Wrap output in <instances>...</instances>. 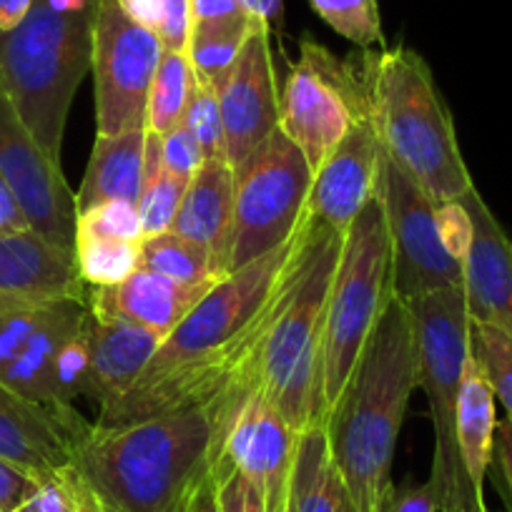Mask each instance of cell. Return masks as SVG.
<instances>
[{
    "instance_id": "6da1fadb",
    "label": "cell",
    "mask_w": 512,
    "mask_h": 512,
    "mask_svg": "<svg viewBox=\"0 0 512 512\" xmlns=\"http://www.w3.org/2000/svg\"><path fill=\"white\" fill-rule=\"evenodd\" d=\"M294 236L262 259L226 274L161 342L136 384L98 415L116 427L239 397L254 387L256 354L274 314Z\"/></svg>"
},
{
    "instance_id": "7a4b0ae2",
    "label": "cell",
    "mask_w": 512,
    "mask_h": 512,
    "mask_svg": "<svg viewBox=\"0 0 512 512\" xmlns=\"http://www.w3.org/2000/svg\"><path fill=\"white\" fill-rule=\"evenodd\" d=\"M216 442L214 402L116 427L93 422L73 467L101 512H181L214 467Z\"/></svg>"
},
{
    "instance_id": "3957f363",
    "label": "cell",
    "mask_w": 512,
    "mask_h": 512,
    "mask_svg": "<svg viewBox=\"0 0 512 512\" xmlns=\"http://www.w3.org/2000/svg\"><path fill=\"white\" fill-rule=\"evenodd\" d=\"M417 372L415 322L407 302L392 297L324 420L329 452L357 512H379L392 487V460Z\"/></svg>"
},
{
    "instance_id": "277c9868",
    "label": "cell",
    "mask_w": 512,
    "mask_h": 512,
    "mask_svg": "<svg viewBox=\"0 0 512 512\" xmlns=\"http://www.w3.org/2000/svg\"><path fill=\"white\" fill-rule=\"evenodd\" d=\"M342 244L344 234L302 216L279 282L274 314L256 354L254 384L297 432L324 425L319 362L329 287Z\"/></svg>"
},
{
    "instance_id": "5b68a950",
    "label": "cell",
    "mask_w": 512,
    "mask_h": 512,
    "mask_svg": "<svg viewBox=\"0 0 512 512\" xmlns=\"http://www.w3.org/2000/svg\"><path fill=\"white\" fill-rule=\"evenodd\" d=\"M379 146L435 204L475 189L430 66L405 46L362 53Z\"/></svg>"
},
{
    "instance_id": "8992f818",
    "label": "cell",
    "mask_w": 512,
    "mask_h": 512,
    "mask_svg": "<svg viewBox=\"0 0 512 512\" xmlns=\"http://www.w3.org/2000/svg\"><path fill=\"white\" fill-rule=\"evenodd\" d=\"M98 3L33 0L28 16L0 33V88L56 164L73 96L91 68Z\"/></svg>"
},
{
    "instance_id": "52a82bcc",
    "label": "cell",
    "mask_w": 512,
    "mask_h": 512,
    "mask_svg": "<svg viewBox=\"0 0 512 512\" xmlns=\"http://www.w3.org/2000/svg\"><path fill=\"white\" fill-rule=\"evenodd\" d=\"M415 322L417 387L430 405L435 430V460L430 482L440 512H487L485 495L472 487L457 442V400L465 359L470 354V312L465 287L442 289L407 302Z\"/></svg>"
},
{
    "instance_id": "ba28073f",
    "label": "cell",
    "mask_w": 512,
    "mask_h": 512,
    "mask_svg": "<svg viewBox=\"0 0 512 512\" xmlns=\"http://www.w3.org/2000/svg\"><path fill=\"white\" fill-rule=\"evenodd\" d=\"M392 289V246L387 219L379 196H374L344 234L342 256L329 287L324 319L322 362H319V405L322 420L347 387L372 329L387 304Z\"/></svg>"
},
{
    "instance_id": "9c48e42d",
    "label": "cell",
    "mask_w": 512,
    "mask_h": 512,
    "mask_svg": "<svg viewBox=\"0 0 512 512\" xmlns=\"http://www.w3.org/2000/svg\"><path fill=\"white\" fill-rule=\"evenodd\" d=\"M234 176L229 274L292 239L307 209L314 171L297 144L277 128L236 166Z\"/></svg>"
},
{
    "instance_id": "30bf717a",
    "label": "cell",
    "mask_w": 512,
    "mask_h": 512,
    "mask_svg": "<svg viewBox=\"0 0 512 512\" xmlns=\"http://www.w3.org/2000/svg\"><path fill=\"white\" fill-rule=\"evenodd\" d=\"M369 116V86L362 58L339 61L327 46L302 38L299 61L279 93V128L312 171L342 144L349 128Z\"/></svg>"
},
{
    "instance_id": "8fae6325",
    "label": "cell",
    "mask_w": 512,
    "mask_h": 512,
    "mask_svg": "<svg viewBox=\"0 0 512 512\" xmlns=\"http://www.w3.org/2000/svg\"><path fill=\"white\" fill-rule=\"evenodd\" d=\"M164 58L159 36L128 16L118 0H101L93 23L96 134L118 136L146 128L151 81Z\"/></svg>"
},
{
    "instance_id": "7c38bea8",
    "label": "cell",
    "mask_w": 512,
    "mask_h": 512,
    "mask_svg": "<svg viewBox=\"0 0 512 512\" xmlns=\"http://www.w3.org/2000/svg\"><path fill=\"white\" fill-rule=\"evenodd\" d=\"M377 196L390 231L395 297L412 302L442 289L465 287V264L447 254L437 231V204L384 151Z\"/></svg>"
},
{
    "instance_id": "4fadbf2b",
    "label": "cell",
    "mask_w": 512,
    "mask_h": 512,
    "mask_svg": "<svg viewBox=\"0 0 512 512\" xmlns=\"http://www.w3.org/2000/svg\"><path fill=\"white\" fill-rule=\"evenodd\" d=\"M219 407V442L211 470L244 472L264 497L267 512H289L294 455L299 432L282 417V412L251 387Z\"/></svg>"
},
{
    "instance_id": "5bb4252c",
    "label": "cell",
    "mask_w": 512,
    "mask_h": 512,
    "mask_svg": "<svg viewBox=\"0 0 512 512\" xmlns=\"http://www.w3.org/2000/svg\"><path fill=\"white\" fill-rule=\"evenodd\" d=\"M0 174L16 191L31 229L76 251V194L0 88Z\"/></svg>"
},
{
    "instance_id": "9a60e30c",
    "label": "cell",
    "mask_w": 512,
    "mask_h": 512,
    "mask_svg": "<svg viewBox=\"0 0 512 512\" xmlns=\"http://www.w3.org/2000/svg\"><path fill=\"white\" fill-rule=\"evenodd\" d=\"M224 118L226 161L244 164L279 128V88L272 56V26L256 23L234 66L216 88Z\"/></svg>"
},
{
    "instance_id": "2e32d148",
    "label": "cell",
    "mask_w": 512,
    "mask_h": 512,
    "mask_svg": "<svg viewBox=\"0 0 512 512\" xmlns=\"http://www.w3.org/2000/svg\"><path fill=\"white\" fill-rule=\"evenodd\" d=\"M91 427L93 422L83 420L76 407L28 400L0 384V460L33 477L71 467Z\"/></svg>"
},
{
    "instance_id": "e0dca14e",
    "label": "cell",
    "mask_w": 512,
    "mask_h": 512,
    "mask_svg": "<svg viewBox=\"0 0 512 512\" xmlns=\"http://www.w3.org/2000/svg\"><path fill=\"white\" fill-rule=\"evenodd\" d=\"M379 156L382 146L372 116H367L349 128L342 144L314 171L304 214L339 234H347L364 206L377 196Z\"/></svg>"
},
{
    "instance_id": "ac0fdd59",
    "label": "cell",
    "mask_w": 512,
    "mask_h": 512,
    "mask_svg": "<svg viewBox=\"0 0 512 512\" xmlns=\"http://www.w3.org/2000/svg\"><path fill=\"white\" fill-rule=\"evenodd\" d=\"M472 216V246L465 259V299L470 322L490 324L512 339V241L480 191L462 196Z\"/></svg>"
},
{
    "instance_id": "d6986e66",
    "label": "cell",
    "mask_w": 512,
    "mask_h": 512,
    "mask_svg": "<svg viewBox=\"0 0 512 512\" xmlns=\"http://www.w3.org/2000/svg\"><path fill=\"white\" fill-rule=\"evenodd\" d=\"M83 284L73 249L33 229L0 234V302L83 299Z\"/></svg>"
},
{
    "instance_id": "ffe728a7",
    "label": "cell",
    "mask_w": 512,
    "mask_h": 512,
    "mask_svg": "<svg viewBox=\"0 0 512 512\" xmlns=\"http://www.w3.org/2000/svg\"><path fill=\"white\" fill-rule=\"evenodd\" d=\"M206 292L209 289L181 287L161 274L139 267L121 284L93 287L88 309L98 319L136 324L166 339Z\"/></svg>"
},
{
    "instance_id": "44dd1931",
    "label": "cell",
    "mask_w": 512,
    "mask_h": 512,
    "mask_svg": "<svg viewBox=\"0 0 512 512\" xmlns=\"http://www.w3.org/2000/svg\"><path fill=\"white\" fill-rule=\"evenodd\" d=\"M86 329L91 347L86 397L98 405V415H103L134 387L164 339L136 324L93 317L91 309Z\"/></svg>"
},
{
    "instance_id": "7402d4cb",
    "label": "cell",
    "mask_w": 512,
    "mask_h": 512,
    "mask_svg": "<svg viewBox=\"0 0 512 512\" xmlns=\"http://www.w3.org/2000/svg\"><path fill=\"white\" fill-rule=\"evenodd\" d=\"M236 176L226 159L204 161L186 186L171 234L201 246L221 277L229 274V244L234 226Z\"/></svg>"
},
{
    "instance_id": "603a6c76",
    "label": "cell",
    "mask_w": 512,
    "mask_h": 512,
    "mask_svg": "<svg viewBox=\"0 0 512 512\" xmlns=\"http://www.w3.org/2000/svg\"><path fill=\"white\" fill-rule=\"evenodd\" d=\"M86 299L51 302L18 357L0 372V384L28 400L53 405V367L63 344L86 324Z\"/></svg>"
},
{
    "instance_id": "cb8c5ba5",
    "label": "cell",
    "mask_w": 512,
    "mask_h": 512,
    "mask_svg": "<svg viewBox=\"0 0 512 512\" xmlns=\"http://www.w3.org/2000/svg\"><path fill=\"white\" fill-rule=\"evenodd\" d=\"M146 128L118 136L96 134L86 176L76 194V211L93 209L108 201L139 204L144 191Z\"/></svg>"
},
{
    "instance_id": "d4e9b609",
    "label": "cell",
    "mask_w": 512,
    "mask_h": 512,
    "mask_svg": "<svg viewBox=\"0 0 512 512\" xmlns=\"http://www.w3.org/2000/svg\"><path fill=\"white\" fill-rule=\"evenodd\" d=\"M289 512H357L347 482L329 452L324 425H309L299 432Z\"/></svg>"
},
{
    "instance_id": "484cf974",
    "label": "cell",
    "mask_w": 512,
    "mask_h": 512,
    "mask_svg": "<svg viewBox=\"0 0 512 512\" xmlns=\"http://www.w3.org/2000/svg\"><path fill=\"white\" fill-rule=\"evenodd\" d=\"M495 392L475 354H467L457 400V442L472 487L482 495L495 445Z\"/></svg>"
},
{
    "instance_id": "4316f807",
    "label": "cell",
    "mask_w": 512,
    "mask_h": 512,
    "mask_svg": "<svg viewBox=\"0 0 512 512\" xmlns=\"http://www.w3.org/2000/svg\"><path fill=\"white\" fill-rule=\"evenodd\" d=\"M256 18H239V21L219 23H194L189 41V61L196 78L211 88H219L236 56L244 48L246 38L254 31ZM264 23V21H262Z\"/></svg>"
},
{
    "instance_id": "83f0119b",
    "label": "cell",
    "mask_w": 512,
    "mask_h": 512,
    "mask_svg": "<svg viewBox=\"0 0 512 512\" xmlns=\"http://www.w3.org/2000/svg\"><path fill=\"white\" fill-rule=\"evenodd\" d=\"M141 267L161 274L181 287L211 289L221 277L214 267V259L201 246L184 241L181 236L166 234L151 236L141 244Z\"/></svg>"
},
{
    "instance_id": "f1b7e54d",
    "label": "cell",
    "mask_w": 512,
    "mask_h": 512,
    "mask_svg": "<svg viewBox=\"0 0 512 512\" xmlns=\"http://www.w3.org/2000/svg\"><path fill=\"white\" fill-rule=\"evenodd\" d=\"M196 73L186 53L164 51L146 103V131L166 136L184 121Z\"/></svg>"
},
{
    "instance_id": "f546056e",
    "label": "cell",
    "mask_w": 512,
    "mask_h": 512,
    "mask_svg": "<svg viewBox=\"0 0 512 512\" xmlns=\"http://www.w3.org/2000/svg\"><path fill=\"white\" fill-rule=\"evenodd\" d=\"M141 244L76 236V262L81 279L93 287L121 284L141 267Z\"/></svg>"
},
{
    "instance_id": "4dcf8cb0",
    "label": "cell",
    "mask_w": 512,
    "mask_h": 512,
    "mask_svg": "<svg viewBox=\"0 0 512 512\" xmlns=\"http://www.w3.org/2000/svg\"><path fill=\"white\" fill-rule=\"evenodd\" d=\"M309 6L334 33L362 51L384 46L377 0H309Z\"/></svg>"
},
{
    "instance_id": "1f68e13d",
    "label": "cell",
    "mask_w": 512,
    "mask_h": 512,
    "mask_svg": "<svg viewBox=\"0 0 512 512\" xmlns=\"http://www.w3.org/2000/svg\"><path fill=\"white\" fill-rule=\"evenodd\" d=\"M470 352L482 364L495 400L502 402L507 420L512 422V339L490 324L472 322Z\"/></svg>"
},
{
    "instance_id": "d6a6232c",
    "label": "cell",
    "mask_w": 512,
    "mask_h": 512,
    "mask_svg": "<svg viewBox=\"0 0 512 512\" xmlns=\"http://www.w3.org/2000/svg\"><path fill=\"white\" fill-rule=\"evenodd\" d=\"M18 512H101L76 467L38 477V487Z\"/></svg>"
},
{
    "instance_id": "836d02e7",
    "label": "cell",
    "mask_w": 512,
    "mask_h": 512,
    "mask_svg": "<svg viewBox=\"0 0 512 512\" xmlns=\"http://www.w3.org/2000/svg\"><path fill=\"white\" fill-rule=\"evenodd\" d=\"M186 186H189V181L169 174L166 169L144 181V191H141V199L136 204L141 226H144V239L171 231V224H174L181 201H184Z\"/></svg>"
},
{
    "instance_id": "e575fe53",
    "label": "cell",
    "mask_w": 512,
    "mask_h": 512,
    "mask_svg": "<svg viewBox=\"0 0 512 512\" xmlns=\"http://www.w3.org/2000/svg\"><path fill=\"white\" fill-rule=\"evenodd\" d=\"M184 123L191 134L199 141L204 159H226V136H224V118H221L219 96L216 88L206 86L199 78H194L189 93V103L184 111Z\"/></svg>"
},
{
    "instance_id": "d590c367",
    "label": "cell",
    "mask_w": 512,
    "mask_h": 512,
    "mask_svg": "<svg viewBox=\"0 0 512 512\" xmlns=\"http://www.w3.org/2000/svg\"><path fill=\"white\" fill-rule=\"evenodd\" d=\"M88 319V317H86ZM88 369H91V347H88L86 324L61 347L53 367V405L76 407L78 397L88 392Z\"/></svg>"
},
{
    "instance_id": "8d00e7d4",
    "label": "cell",
    "mask_w": 512,
    "mask_h": 512,
    "mask_svg": "<svg viewBox=\"0 0 512 512\" xmlns=\"http://www.w3.org/2000/svg\"><path fill=\"white\" fill-rule=\"evenodd\" d=\"M76 236H96L113 241H144V226L134 204L126 201H108L93 209L81 211L76 221Z\"/></svg>"
},
{
    "instance_id": "74e56055",
    "label": "cell",
    "mask_w": 512,
    "mask_h": 512,
    "mask_svg": "<svg viewBox=\"0 0 512 512\" xmlns=\"http://www.w3.org/2000/svg\"><path fill=\"white\" fill-rule=\"evenodd\" d=\"M48 304L0 302V372L26 347Z\"/></svg>"
},
{
    "instance_id": "f35d334b",
    "label": "cell",
    "mask_w": 512,
    "mask_h": 512,
    "mask_svg": "<svg viewBox=\"0 0 512 512\" xmlns=\"http://www.w3.org/2000/svg\"><path fill=\"white\" fill-rule=\"evenodd\" d=\"M161 156H164V169L184 181L194 179L196 171L206 161L199 141H196V136L191 134L184 123H179L174 131L161 136Z\"/></svg>"
},
{
    "instance_id": "ab89813d",
    "label": "cell",
    "mask_w": 512,
    "mask_h": 512,
    "mask_svg": "<svg viewBox=\"0 0 512 512\" xmlns=\"http://www.w3.org/2000/svg\"><path fill=\"white\" fill-rule=\"evenodd\" d=\"M211 475L216 480L219 512H267L262 492L244 472L229 467V470H211Z\"/></svg>"
},
{
    "instance_id": "60d3db41",
    "label": "cell",
    "mask_w": 512,
    "mask_h": 512,
    "mask_svg": "<svg viewBox=\"0 0 512 512\" xmlns=\"http://www.w3.org/2000/svg\"><path fill=\"white\" fill-rule=\"evenodd\" d=\"M437 231L445 244L447 254L457 262L465 264L467 251L472 246V216L465 209L462 201H447V204H437Z\"/></svg>"
},
{
    "instance_id": "b9f144b4",
    "label": "cell",
    "mask_w": 512,
    "mask_h": 512,
    "mask_svg": "<svg viewBox=\"0 0 512 512\" xmlns=\"http://www.w3.org/2000/svg\"><path fill=\"white\" fill-rule=\"evenodd\" d=\"M191 0H161L159 23H156V36H159L164 51L189 53L191 41Z\"/></svg>"
},
{
    "instance_id": "7bdbcfd3",
    "label": "cell",
    "mask_w": 512,
    "mask_h": 512,
    "mask_svg": "<svg viewBox=\"0 0 512 512\" xmlns=\"http://www.w3.org/2000/svg\"><path fill=\"white\" fill-rule=\"evenodd\" d=\"M379 512H440V502H437L435 487L432 482H422V485H395L384 495Z\"/></svg>"
},
{
    "instance_id": "ee69618b",
    "label": "cell",
    "mask_w": 512,
    "mask_h": 512,
    "mask_svg": "<svg viewBox=\"0 0 512 512\" xmlns=\"http://www.w3.org/2000/svg\"><path fill=\"white\" fill-rule=\"evenodd\" d=\"M38 487V477L0 460V512H18Z\"/></svg>"
},
{
    "instance_id": "f6af8a7d",
    "label": "cell",
    "mask_w": 512,
    "mask_h": 512,
    "mask_svg": "<svg viewBox=\"0 0 512 512\" xmlns=\"http://www.w3.org/2000/svg\"><path fill=\"white\" fill-rule=\"evenodd\" d=\"M492 465L500 475V492L505 497L507 512H512V422L500 420L495 427V445H492Z\"/></svg>"
},
{
    "instance_id": "bcb514c9",
    "label": "cell",
    "mask_w": 512,
    "mask_h": 512,
    "mask_svg": "<svg viewBox=\"0 0 512 512\" xmlns=\"http://www.w3.org/2000/svg\"><path fill=\"white\" fill-rule=\"evenodd\" d=\"M28 229H31V221H28L16 191L8 184L6 176L0 174V234H18V231Z\"/></svg>"
},
{
    "instance_id": "7dc6e473",
    "label": "cell",
    "mask_w": 512,
    "mask_h": 512,
    "mask_svg": "<svg viewBox=\"0 0 512 512\" xmlns=\"http://www.w3.org/2000/svg\"><path fill=\"white\" fill-rule=\"evenodd\" d=\"M191 18L194 23H219L251 18L241 0H191Z\"/></svg>"
},
{
    "instance_id": "c3c4849f",
    "label": "cell",
    "mask_w": 512,
    "mask_h": 512,
    "mask_svg": "<svg viewBox=\"0 0 512 512\" xmlns=\"http://www.w3.org/2000/svg\"><path fill=\"white\" fill-rule=\"evenodd\" d=\"M181 512H219V495H216V480L211 472L201 480Z\"/></svg>"
},
{
    "instance_id": "681fc988",
    "label": "cell",
    "mask_w": 512,
    "mask_h": 512,
    "mask_svg": "<svg viewBox=\"0 0 512 512\" xmlns=\"http://www.w3.org/2000/svg\"><path fill=\"white\" fill-rule=\"evenodd\" d=\"M241 6L246 8V13H249L251 18L264 21L267 26L282 23L284 0H241Z\"/></svg>"
},
{
    "instance_id": "f907efd6",
    "label": "cell",
    "mask_w": 512,
    "mask_h": 512,
    "mask_svg": "<svg viewBox=\"0 0 512 512\" xmlns=\"http://www.w3.org/2000/svg\"><path fill=\"white\" fill-rule=\"evenodd\" d=\"M33 0H0V33L13 31L31 11Z\"/></svg>"
}]
</instances>
